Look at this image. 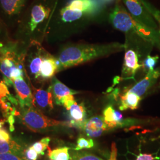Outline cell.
Wrapping results in <instances>:
<instances>
[{"label":"cell","instance_id":"cell-3","mask_svg":"<svg viewBox=\"0 0 160 160\" xmlns=\"http://www.w3.org/2000/svg\"><path fill=\"white\" fill-rule=\"evenodd\" d=\"M20 120L23 125L33 132H43L56 126H68V122L50 119L34 106L20 108Z\"/></svg>","mask_w":160,"mask_h":160},{"label":"cell","instance_id":"cell-20","mask_svg":"<svg viewBox=\"0 0 160 160\" xmlns=\"http://www.w3.org/2000/svg\"><path fill=\"white\" fill-rule=\"evenodd\" d=\"M45 52L43 48H38V51L33 52L29 58V70L36 79L40 78V67Z\"/></svg>","mask_w":160,"mask_h":160},{"label":"cell","instance_id":"cell-33","mask_svg":"<svg viewBox=\"0 0 160 160\" xmlns=\"http://www.w3.org/2000/svg\"><path fill=\"white\" fill-rule=\"evenodd\" d=\"M117 152L118 149L116 148V145L115 142H113L112 144V148H111V153L110 155V158L109 160H116L117 158Z\"/></svg>","mask_w":160,"mask_h":160},{"label":"cell","instance_id":"cell-4","mask_svg":"<svg viewBox=\"0 0 160 160\" xmlns=\"http://www.w3.org/2000/svg\"><path fill=\"white\" fill-rule=\"evenodd\" d=\"M16 67L22 68L21 58L12 49L7 48L0 49V71L4 75V82L9 87L13 86L11 79L12 70Z\"/></svg>","mask_w":160,"mask_h":160},{"label":"cell","instance_id":"cell-14","mask_svg":"<svg viewBox=\"0 0 160 160\" xmlns=\"http://www.w3.org/2000/svg\"><path fill=\"white\" fill-rule=\"evenodd\" d=\"M33 91L34 107L36 106L39 108L44 110H51L53 108V95L51 89L49 88L48 90L36 88L32 86Z\"/></svg>","mask_w":160,"mask_h":160},{"label":"cell","instance_id":"cell-21","mask_svg":"<svg viewBox=\"0 0 160 160\" xmlns=\"http://www.w3.org/2000/svg\"><path fill=\"white\" fill-rule=\"evenodd\" d=\"M60 16L61 20L65 23L74 22L84 17H88L85 13L82 12L71 10L66 7H64L61 10Z\"/></svg>","mask_w":160,"mask_h":160},{"label":"cell","instance_id":"cell-26","mask_svg":"<svg viewBox=\"0 0 160 160\" xmlns=\"http://www.w3.org/2000/svg\"><path fill=\"white\" fill-rule=\"evenodd\" d=\"M94 142L91 138L80 137L77 141V146L75 148V151H80L82 149H89L94 147Z\"/></svg>","mask_w":160,"mask_h":160},{"label":"cell","instance_id":"cell-2","mask_svg":"<svg viewBox=\"0 0 160 160\" xmlns=\"http://www.w3.org/2000/svg\"><path fill=\"white\" fill-rule=\"evenodd\" d=\"M110 22L115 29L125 33L137 34L143 40L160 50V38L158 31L138 22L123 7L121 0H116L114 8L109 16Z\"/></svg>","mask_w":160,"mask_h":160},{"label":"cell","instance_id":"cell-17","mask_svg":"<svg viewBox=\"0 0 160 160\" xmlns=\"http://www.w3.org/2000/svg\"><path fill=\"white\" fill-rule=\"evenodd\" d=\"M103 118L108 129L123 126L125 123L122 114L110 105L104 110Z\"/></svg>","mask_w":160,"mask_h":160},{"label":"cell","instance_id":"cell-1","mask_svg":"<svg viewBox=\"0 0 160 160\" xmlns=\"http://www.w3.org/2000/svg\"><path fill=\"white\" fill-rule=\"evenodd\" d=\"M126 45L119 42L106 44H78L63 49L57 59L58 72L99 58L122 51Z\"/></svg>","mask_w":160,"mask_h":160},{"label":"cell","instance_id":"cell-10","mask_svg":"<svg viewBox=\"0 0 160 160\" xmlns=\"http://www.w3.org/2000/svg\"><path fill=\"white\" fill-rule=\"evenodd\" d=\"M69 127L84 129L86 121V109L83 103L75 102L68 110Z\"/></svg>","mask_w":160,"mask_h":160},{"label":"cell","instance_id":"cell-29","mask_svg":"<svg viewBox=\"0 0 160 160\" xmlns=\"http://www.w3.org/2000/svg\"><path fill=\"white\" fill-rule=\"evenodd\" d=\"M1 160H24L22 157L17 155L14 154L10 152L0 153Z\"/></svg>","mask_w":160,"mask_h":160},{"label":"cell","instance_id":"cell-19","mask_svg":"<svg viewBox=\"0 0 160 160\" xmlns=\"http://www.w3.org/2000/svg\"><path fill=\"white\" fill-rule=\"evenodd\" d=\"M141 100V97L137 94L126 90L125 92L120 96V104L119 108L121 111L128 109H137Z\"/></svg>","mask_w":160,"mask_h":160},{"label":"cell","instance_id":"cell-30","mask_svg":"<svg viewBox=\"0 0 160 160\" xmlns=\"http://www.w3.org/2000/svg\"><path fill=\"white\" fill-rule=\"evenodd\" d=\"M23 74H24V73H23L22 68H19V67H16L12 70V73H11V79L12 81V80L16 79L17 78L22 77H23Z\"/></svg>","mask_w":160,"mask_h":160},{"label":"cell","instance_id":"cell-9","mask_svg":"<svg viewBox=\"0 0 160 160\" xmlns=\"http://www.w3.org/2000/svg\"><path fill=\"white\" fill-rule=\"evenodd\" d=\"M160 77V69L150 70L146 74L143 79L128 89V91L133 92L141 97L154 85Z\"/></svg>","mask_w":160,"mask_h":160},{"label":"cell","instance_id":"cell-15","mask_svg":"<svg viewBox=\"0 0 160 160\" xmlns=\"http://www.w3.org/2000/svg\"><path fill=\"white\" fill-rule=\"evenodd\" d=\"M108 129L103 118L95 116L87 119L84 130L89 137L97 138L100 137L103 132Z\"/></svg>","mask_w":160,"mask_h":160},{"label":"cell","instance_id":"cell-38","mask_svg":"<svg viewBox=\"0 0 160 160\" xmlns=\"http://www.w3.org/2000/svg\"></svg>","mask_w":160,"mask_h":160},{"label":"cell","instance_id":"cell-12","mask_svg":"<svg viewBox=\"0 0 160 160\" xmlns=\"http://www.w3.org/2000/svg\"><path fill=\"white\" fill-rule=\"evenodd\" d=\"M51 8L42 3H37L32 7L30 12V21L29 23L30 30L34 31L37 26L49 17Z\"/></svg>","mask_w":160,"mask_h":160},{"label":"cell","instance_id":"cell-24","mask_svg":"<svg viewBox=\"0 0 160 160\" xmlns=\"http://www.w3.org/2000/svg\"><path fill=\"white\" fill-rule=\"evenodd\" d=\"M50 141V138H44L39 141L36 142L34 144H33L32 147L38 152V154L43 155L45 154V151L48 148V145Z\"/></svg>","mask_w":160,"mask_h":160},{"label":"cell","instance_id":"cell-27","mask_svg":"<svg viewBox=\"0 0 160 160\" xmlns=\"http://www.w3.org/2000/svg\"><path fill=\"white\" fill-rule=\"evenodd\" d=\"M70 160H103L94 155L87 152H77L73 155Z\"/></svg>","mask_w":160,"mask_h":160},{"label":"cell","instance_id":"cell-8","mask_svg":"<svg viewBox=\"0 0 160 160\" xmlns=\"http://www.w3.org/2000/svg\"><path fill=\"white\" fill-rule=\"evenodd\" d=\"M13 86L17 94V98L20 108L34 106V97L30 88L23 77L12 80Z\"/></svg>","mask_w":160,"mask_h":160},{"label":"cell","instance_id":"cell-6","mask_svg":"<svg viewBox=\"0 0 160 160\" xmlns=\"http://www.w3.org/2000/svg\"><path fill=\"white\" fill-rule=\"evenodd\" d=\"M65 7L82 12L87 16H94L102 12L105 6L100 0H70Z\"/></svg>","mask_w":160,"mask_h":160},{"label":"cell","instance_id":"cell-36","mask_svg":"<svg viewBox=\"0 0 160 160\" xmlns=\"http://www.w3.org/2000/svg\"><path fill=\"white\" fill-rule=\"evenodd\" d=\"M4 123H5V120H0V129L2 128Z\"/></svg>","mask_w":160,"mask_h":160},{"label":"cell","instance_id":"cell-39","mask_svg":"<svg viewBox=\"0 0 160 160\" xmlns=\"http://www.w3.org/2000/svg\"></svg>","mask_w":160,"mask_h":160},{"label":"cell","instance_id":"cell-5","mask_svg":"<svg viewBox=\"0 0 160 160\" xmlns=\"http://www.w3.org/2000/svg\"><path fill=\"white\" fill-rule=\"evenodd\" d=\"M132 16L138 22L158 32V25L154 18L144 7L141 0H121Z\"/></svg>","mask_w":160,"mask_h":160},{"label":"cell","instance_id":"cell-22","mask_svg":"<svg viewBox=\"0 0 160 160\" xmlns=\"http://www.w3.org/2000/svg\"><path fill=\"white\" fill-rule=\"evenodd\" d=\"M48 157L50 160H70L71 157L69 154V148L64 147L51 150L49 148Z\"/></svg>","mask_w":160,"mask_h":160},{"label":"cell","instance_id":"cell-28","mask_svg":"<svg viewBox=\"0 0 160 160\" xmlns=\"http://www.w3.org/2000/svg\"><path fill=\"white\" fill-rule=\"evenodd\" d=\"M38 155V152L31 146L26 149H25L22 158L24 160H37Z\"/></svg>","mask_w":160,"mask_h":160},{"label":"cell","instance_id":"cell-31","mask_svg":"<svg viewBox=\"0 0 160 160\" xmlns=\"http://www.w3.org/2000/svg\"><path fill=\"white\" fill-rule=\"evenodd\" d=\"M10 93L8 90L7 86L4 81H0V96L2 97H5L8 95H10Z\"/></svg>","mask_w":160,"mask_h":160},{"label":"cell","instance_id":"cell-25","mask_svg":"<svg viewBox=\"0 0 160 160\" xmlns=\"http://www.w3.org/2000/svg\"><path fill=\"white\" fill-rule=\"evenodd\" d=\"M159 59V57L158 55L151 56L148 55L147 57L145 58L143 62L142 63L143 70L147 73L150 70H152L154 69L155 65L157 63Z\"/></svg>","mask_w":160,"mask_h":160},{"label":"cell","instance_id":"cell-35","mask_svg":"<svg viewBox=\"0 0 160 160\" xmlns=\"http://www.w3.org/2000/svg\"><path fill=\"white\" fill-rule=\"evenodd\" d=\"M114 0H100V1L103 4L104 6H106L108 4H109L113 2Z\"/></svg>","mask_w":160,"mask_h":160},{"label":"cell","instance_id":"cell-34","mask_svg":"<svg viewBox=\"0 0 160 160\" xmlns=\"http://www.w3.org/2000/svg\"><path fill=\"white\" fill-rule=\"evenodd\" d=\"M7 121L10 125V131L11 132H13L14 131V124L15 123V119H14V116L10 114L9 115L7 118Z\"/></svg>","mask_w":160,"mask_h":160},{"label":"cell","instance_id":"cell-11","mask_svg":"<svg viewBox=\"0 0 160 160\" xmlns=\"http://www.w3.org/2000/svg\"><path fill=\"white\" fill-rule=\"evenodd\" d=\"M25 149L12 139L9 133L4 129H0V153L10 152L23 157Z\"/></svg>","mask_w":160,"mask_h":160},{"label":"cell","instance_id":"cell-37","mask_svg":"<svg viewBox=\"0 0 160 160\" xmlns=\"http://www.w3.org/2000/svg\"><path fill=\"white\" fill-rule=\"evenodd\" d=\"M1 98H2V97L0 96V104H1Z\"/></svg>","mask_w":160,"mask_h":160},{"label":"cell","instance_id":"cell-18","mask_svg":"<svg viewBox=\"0 0 160 160\" xmlns=\"http://www.w3.org/2000/svg\"><path fill=\"white\" fill-rule=\"evenodd\" d=\"M26 0H0V7L8 16H15L20 13L25 6Z\"/></svg>","mask_w":160,"mask_h":160},{"label":"cell","instance_id":"cell-7","mask_svg":"<svg viewBox=\"0 0 160 160\" xmlns=\"http://www.w3.org/2000/svg\"><path fill=\"white\" fill-rule=\"evenodd\" d=\"M142 67L139 63L137 52L132 49H127L123 60L122 69V79H133L138 70Z\"/></svg>","mask_w":160,"mask_h":160},{"label":"cell","instance_id":"cell-23","mask_svg":"<svg viewBox=\"0 0 160 160\" xmlns=\"http://www.w3.org/2000/svg\"><path fill=\"white\" fill-rule=\"evenodd\" d=\"M143 6L148 10V12L151 14V16L154 18L155 20L157 23L158 33L160 38V10L157 8L155 7L151 4L148 0H141Z\"/></svg>","mask_w":160,"mask_h":160},{"label":"cell","instance_id":"cell-13","mask_svg":"<svg viewBox=\"0 0 160 160\" xmlns=\"http://www.w3.org/2000/svg\"><path fill=\"white\" fill-rule=\"evenodd\" d=\"M49 88L51 90L55 103L59 106H61V102L65 97L69 95H74L79 92L70 89L55 77L52 78L51 85Z\"/></svg>","mask_w":160,"mask_h":160},{"label":"cell","instance_id":"cell-16","mask_svg":"<svg viewBox=\"0 0 160 160\" xmlns=\"http://www.w3.org/2000/svg\"><path fill=\"white\" fill-rule=\"evenodd\" d=\"M58 72L57 59L45 52L40 70V78L43 80L52 78Z\"/></svg>","mask_w":160,"mask_h":160},{"label":"cell","instance_id":"cell-32","mask_svg":"<svg viewBox=\"0 0 160 160\" xmlns=\"http://www.w3.org/2000/svg\"><path fill=\"white\" fill-rule=\"evenodd\" d=\"M155 157L150 154H139L137 157L136 160H155Z\"/></svg>","mask_w":160,"mask_h":160}]
</instances>
